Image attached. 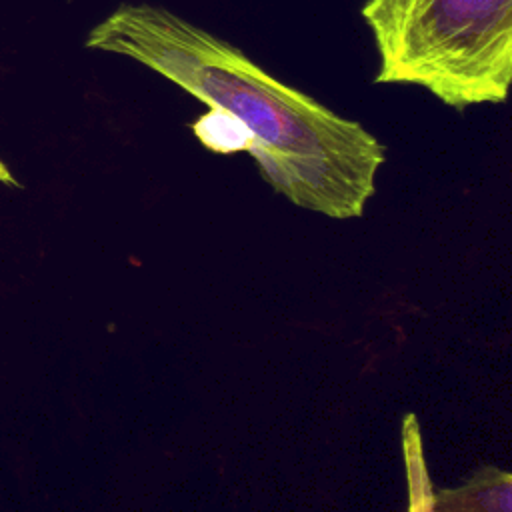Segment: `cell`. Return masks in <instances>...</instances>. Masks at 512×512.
<instances>
[{"label": "cell", "instance_id": "1", "mask_svg": "<svg viewBox=\"0 0 512 512\" xmlns=\"http://www.w3.org/2000/svg\"><path fill=\"white\" fill-rule=\"evenodd\" d=\"M86 46L126 56L236 118L252 136L248 152L262 178L298 208L336 220L364 214L386 146L228 40L164 6L138 2L112 10L88 32Z\"/></svg>", "mask_w": 512, "mask_h": 512}, {"label": "cell", "instance_id": "2", "mask_svg": "<svg viewBox=\"0 0 512 512\" xmlns=\"http://www.w3.org/2000/svg\"><path fill=\"white\" fill-rule=\"evenodd\" d=\"M378 84H412L452 108L500 104L512 80V0H368Z\"/></svg>", "mask_w": 512, "mask_h": 512}, {"label": "cell", "instance_id": "3", "mask_svg": "<svg viewBox=\"0 0 512 512\" xmlns=\"http://www.w3.org/2000/svg\"><path fill=\"white\" fill-rule=\"evenodd\" d=\"M430 510L436 512H510L512 476L506 470L484 466L464 484L434 492Z\"/></svg>", "mask_w": 512, "mask_h": 512}, {"label": "cell", "instance_id": "4", "mask_svg": "<svg viewBox=\"0 0 512 512\" xmlns=\"http://www.w3.org/2000/svg\"><path fill=\"white\" fill-rule=\"evenodd\" d=\"M196 138L210 150L220 154H230L238 150H248L252 144L250 132L230 114L210 108L192 124Z\"/></svg>", "mask_w": 512, "mask_h": 512}, {"label": "cell", "instance_id": "5", "mask_svg": "<svg viewBox=\"0 0 512 512\" xmlns=\"http://www.w3.org/2000/svg\"><path fill=\"white\" fill-rule=\"evenodd\" d=\"M404 448L408 456V478H410V508L412 510H430L432 504V488L426 478L424 460L420 452V434H418V422L412 414L404 420Z\"/></svg>", "mask_w": 512, "mask_h": 512}, {"label": "cell", "instance_id": "6", "mask_svg": "<svg viewBox=\"0 0 512 512\" xmlns=\"http://www.w3.org/2000/svg\"><path fill=\"white\" fill-rule=\"evenodd\" d=\"M0 180L2 182H6V184H12V186H18V182L12 178V174H10V170L0 162Z\"/></svg>", "mask_w": 512, "mask_h": 512}]
</instances>
